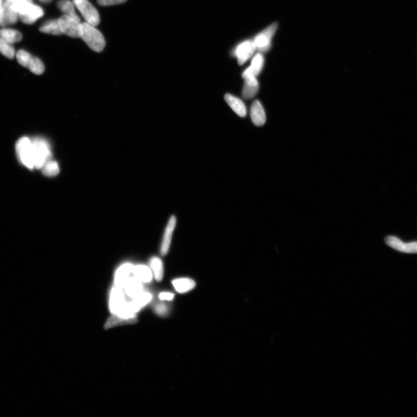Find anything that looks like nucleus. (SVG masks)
<instances>
[{"label": "nucleus", "mask_w": 417, "mask_h": 417, "mask_svg": "<svg viewBox=\"0 0 417 417\" xmlns=\"http://www.w3.org/2000/svg\"><path fill=\"white\" fill-rule=\"evenodd\" d=\"M91 50L97 52L103 51L106 46V41L103 35L95 28V26L84 22L81 23L80 36Z\"/></svg>", "instance_id": "f257e3e1"}, {"label": "nucleus", "mask_w": 417, "mask_h": 417, "mask_svg": "<svg viewBox=\"0 0 417 417\" xmlns=\"http://www.w3.org/2000/svg\"><path fill=\"white\" fill-rule=\"evenodd\" d=\"M127 304L125 293L123 289L114 286L110 292L109 300L110 311L113 316H118L128 321L126 313Z\"/></svg>", "instance_id": "f03ea898"}, {"label": "nucleus", "mask_w": 417, "mask_h": 417, "mask_svg": "<svg viewBox=\"0 0 417 417\" xmlns=\"http://www.w3.org/2000/svg\"><path fill=\"white\" fill-rule=\"evenodd\" d=\"M31 150L33 154L34 168L42 169L44 164L52 157L51 152L47 141L42 139H34L32 140Z\"/></svg>", "instance_id": "7ed1b4c3"}, {"label": "nucleus", "mask_w": 417, "mask_h": 417, "mask_svg": "<svg viewBox=\"0 0 417 417\" xmlns=\"http://www.w3.org/2000/svg\"><path fill=\"white\" fill-rule=\"evenodd\" d=\"M31 144L32 140L28 137H22L17 141L15 148L19 161L30 170H33L34 165Z\"/></svg>", "instance_id": "20e7f679"}, {"label": "nucleus", "mask_w": 417, "mask_h": 417, "mask_svg": "<svg viewBox=\"0 0 417 417\" xmlns=\"http://www.w3.org/2000/svg\"><path fill=\"white\" fill-rule=\"evenodd\" d=\"M73 2L88 23L94 26L99 24V13L88 0H73Z\"/></svg>", "instance_id": "39448f33"}, {"label": "nucleus", "mask_w": 417, "mask_h": 417, "mask_svg": "<svg viewBox=\"0 0 417 417\" xmlns=\"http://www.w3.org/2000/svg\"><path fill=\"white\" fill-rule=\"evenodd\" d=\"M18 15L23 23L32 25L44 15V11L40 7L34 5L32 0H31L22 7Z\"/></svg>", "instance_id": "423d86ee"}, {"label": "nucleus", "mask_w": 417, "mask_h": 417, "mask_svg": "<svg viewBox=\"0 0 417 417\" xmlns=\"http://www.w3.org/2000/svg\"><path fill=\"white\" fill-rule=\"evenodd\" d=\"M61 34L72 38L80 36L81 23L72 17L63 15L58 19Z\"/></svg>", "instance_id": "0eeeda50"}, {"label": "nucleus", "mask_w": 417, "mask_h": 417, "mask_svg": "<svg viewBox=\"0 0 417 417\" xmlns=\"http://www.w3.org/2000/svg\"><path fill=\"white\" fill-rule=\"evenodd\" d=\"M277 28L278 24H273L257 35L254 42L257 50L261 52H266L269 50L273 37L276 33Z\"/></svg>", "instance_id": "6e6552de"}, {"label": "nucleus", "mask_w": 417, "mask_h": 417, "mask_svg": "<svg viewBox=\"0 0 417 417\" xmlns=\"http://www.w3.org/2000/svg\"><path fill=\"white\" fill-rule=\"evenodd\" d=\"M254 41L248 40L239 44L234 51L239 65H242L254 55L256 50Z\"/></svg>", "instance_id": "1a4fd4ad"}, {"label": "nucleus", "mask_w": 417, "mask_h": 417, "mask_svg": "<svg viewBox=\"0 0 417 417\" xmlns=\"http://www.w3.org/2000/svg\"><path fill=\"white\" fill-rule=\"evenodd\" d=\"M385 242L394 250L406 254H417V242L405 243L396 237L388 236Z\"/></svg>", "instance_id": "9d476101"}, {"label": "nucleus", "mask_w": 417, "mask_h": 417, "mask_svg": "<svg viewBox=\"0 0 417 417\" xmlns=\"http://www.w3.org/2000/svg\"><path fill=\"white\" fill-rule=\"evenodd\" d=\"M152 295L149 292L143 291L139 296L133 299L130 303H128L127 311L131 316H136V314L148 304L152 300Z\"/></svg>", "instance_id": "9b49d317"}, {"label": "nucleus", "mask_w": 417, "mask_h": 417, "mask_svg": "<svg viewBox=\"0 0 417 417\" xmlns=\"http://www.w3.org/2000/svg\"><path fill=\"white\" fill-rule=\"evenodd\" d=\"M176 225V217L172 216L168 221L165 233L163 234L160 251L162 256H165L170 251L173 234H174Z\"/></svg>", "instance_id": "f8f14e48"}, {"label": "nucleus", "mask_w": 417, "mask_h": 417, "mask_svg": "<svg viewBox=\"0 0 417 417\" xmlns=\"http://www.w3.org/2000/svg\"><path fill=\"white\" fill-rule=\"evenodd\" d=\"M134 266L131 263H124L120 266L115 272L114 276V286L123 288L128 279L133 273Z\"/></svg>", "instance_id": "ddd939ff"}, {"label": "nucleus", "mask_w": 417, "mask_h": 417, "mask_svg": "<svg viewBox=\"0 0 417 417\" xmlns=\"http://www.w3.org/2000/svg\"><path fill=\"white\" fill-rule=\"evenodd\" d=\"M122 289L124 293L132 299L136 298L144 291L142 283L134 276L128 279Z\"/></svg>", "instance_id": "4468645a"}, {"label": "nucleus", "mask_w": 417, "mask_h": 417, "mask_svg": "<svg viewBox=\"0 0 417 417\" xmlns=\"http://www.w3.org/2000/svg\"><path fill=\"white\" fill-rule=\"evenodd\" d=\"M243 78L245 82L243 87L242 96L244 99H252L259 91V82L256 77H246Z\"/></svg>", "instance_id": "2eb2a0df"}, {"label": "nucleus", "mask_w": 417, "mask_h": 417, "mask_svg": "<svg viewBox=\"0 0 417 417\" xmlns=\"http://www.w3.org/2000/svg\"><path fill=\"white\" fill-rule=\"evenodd\" d=\"M264 64V59L262 54H257L253 59L249 68L242 73L243 78L246 77H257L262 70Z\"/></svg>", "instance_id": "dca6fc26"}, {"label": "nucleus", "mask_w": 417, "mask_h": 417, "mask_svg": "<svg viewBox=\"0 0 417 417\" xmlns=\"http://www.w3.org/2000/svg\"><path fill=\"white\" fill-rule=\"evenodd\" d=\"M252 121L256 126H262L266 122V115L262 105L258 100L252 104L251 109Z\"/></svg>", "instance_id": "f3484780"}, {"label": "nucleus", "mask_w": 417, "mask_h": 417, "mask_svg": "<svg viewBox=\"0 0 417 417\" xmlns=\"http://www.w3.org/2000/svg\"><path fill=\"white\" fill-rule=\"evenodd\" d=\"M18 13L10 7L0 8V26L4 27L15 24L18 19Z\"/></svg>", "instance_id": "a211bd4d"}, {"label": "nucleus", "mask_w": 417, "mask_h": 417, "mask_svg": "<svg viewBox=\"0 0 417 417\" xmlns=\"http://www.w3.org/2000/svg\"><path fill=\"white\" fill-rule=\"evenodd\" d=\"M224 99L230 107L234 112L241 117H245L247 114V109L243 101L238 97L231 94H226Z\"/></svg>", "instance_id": "6ab92c4d"}, {"label": "nucleus", "mask_w": 417, "mask_h": 417, "mask_svg": "<svg viewBox=\"0 0 417 417\" xmlns=\"http://www.w3.org/2000/svg\"><path fill=\"white\" fill-rule=\"evenodd\" d=\"M134 277L142 283H148L152 281L153 273L152 269L145 265H137L133 269Z\"/></svg>", "instance_id": "aec40b11"}, {"label": "nucleus", "mask_w": 417, "mask_h": 417, "mask_svg": "<svg viewBox=\"0 0 417 417\" xmlns=\"http://www.w3.org/2000/svg\"><path fill=\"white\" fill-rule=\"evenodd\" d=\"M172 285L179 294H185L194 289L196 283L189 278H180L174 279L172 281Z\"/></svg>", "instance_id": "412c9836"}, {"label": "nucleus", "mask_w": 417, "mask_h": 417, "mask_svg": "<svg viewBox=\"0 0 417 417\" xmlns=\"http://www.w3.org/2000/svg\"><path fill=\"white\" fill-rule=\"evenodd\" d=\"M57 6L59 10L64 13L65 15L72 17V18L80 22L79 16L75 11L74 4L70 0H60L57 3Z\"/></svg>", "instance_id": "4be33fe9"}, {"label": "nucleus", "mask_w": 417, "mask_h": 417, "mask_svg": "<svg viewBox=\"0 0 417 417\" xmlns=\"http://www.w3.org/2000/svg\"><path fill=\"white\" fill-rule=\"evenodd\" d=\"M150 268L152 269L154 278L157 282L162 280L164 274V268L162 261L158 257H153L150 260Z\"/></svg>", "instance_id": "5701e85b"}, {"label": "nucleus", "mask_w": 417, "mask_h": 417, "mask_svg": "<svg viewBox=\"0 0 417 417\" xmlns=\"http://www.w3.org/2000/svg\"><path fill=\"white\" fill-rule=\"evenodd\" d=\"M0 38L9 44H12L21 41L22 35L16 30L2 29H0Z\"/></svg>", "instance_id": "b1692460"}, {"label": "nucleus", "mask_w": 417, "mask_h": 417, "mask_svg": "<svg viewBox=\"0 0 417 417\" xmlns=\"http://www.w3.org/2000/svg\"><path fill=\"white\" fill-rule=\"evenodd\" d=\"M40 32L52 35H60L61 33L58 19L50 20L45 22L39 28Z\"/></svg>", "instance_id": "393cba45"}, {"label": "nucleus", "mask_w": 417, "mask_h": 417, "mask_svg": "<svg viewBox=\"0 0 417 417\" xmlns=\"http://www.w3.org/2000/svg\"><path fill=\"white\" fill-rule=\"evenodd\" d=\"M43 174L48 177L55 176L60 172L58 163L55 161L49 160L42 168Z\"/></svg>", "instance_id": "a878e982"}, {"label": "nucleus", "mask_w": 417, "mask_h": 417, "mask_svg": "<svg viewBox=\"0 0 417 417\" xmlns=\"http://www.w3.org/2000/svg\"><path fill=\"white\" fill-rule=\"evenodd\" d=\"M28 68L33 73L37 75L42 74L45 70L43 62L37 57L34 56L31 59Z\"/></svg>", "instance_id": "bb28decb"}, {"label": "nucleus", "mask_w": 417, "mask_h": 417, "mask_svg": "<svg viewBox=\"0 0 417 417\" xmlns=\"http://www.w3.org/2000/svg\"><path fill=\"white\" fill-rule=\"evenodd\" d=\"M0 53L9 59H13L15 56V49L11 44L0 38Z\"/></svg>", "instance_id": "cd10ccee"}, {"label": "nucleus", "mask_w": 417, "mask_h": 417, "mask_svg": "<svg viewBox=\"0 0 417 417\" xmlns=\"http://www.w3.org/2000/svg\"><path fill=\"white\" fill-rule=\"evenodd\" d=\"M33 56L24 50H19L17 52L16 59L18 63L25 68L28 67L31 59Z\"/></svg>", "instance_id": "c85d7f7f"}, {"label": "nucleus", "mask_w": 417, "mask_h": 417, "mask_svg": "<svg viewBox=\"0 0 417 417\" xmlns=\"http://www.w3.org/2000/svg\"><path fill=\"white\" fill-rule=\"evenodd\" d=\"M127 0H97V3L102 6L116 5L126 3Z\"/></svg>", "instance_id": "c756f323"}, {"label": "nucleus", "mask_w": 417, "mask_h": 417, "mask_svg": "<svg viewBox=\"0 0 417 417\" xmlns=\"http://www.w3.org/2000/svg\"><path fill=\"white\" fill-rule=\"evenodd\" d=\"M174 298V295L170 292H162L159 295V299L161 300L171 301Z\"/></svg>", "instance_id": "7c9ffc66"}, {"label": "nucleus", "mask_w": 417, "mask_h": 417, "mask_svg": "<svg viewBox=\"0 0 417 417\" xmlns=\"http://www.w3.org/2000/svg\"><path fill=\"white\" fill-rule=\"evenodd\" d=\"M155 310L159 315H161V316L165 314L168 311L166 306L162 304L158 305Z\"/></svg>", "instance_id": "2f4dec72"}, {"label": "nucleus", "mask_w": 417, "mask_h": 417, "mask_svg": "<svg viewBox=\"0 0 417 417\" xmlns=\"http://www.w3.org/2000/svg\"><path fill=\"white\" fill-rule=\"evenodd\" d=\"M12 1L13 0H0L1 8L12 6Z\"/></svg>", "instance_id": "473e14b6"}, {"label": "nucleus", "mask_w": 417, "mask_h": 417, "mask_svg": "<svg viewBox=\"0 0 417 417\" xmlns=\"http://www.w3.org/2000/svg\"><path fill=\"white\" fill-rule=\"evenodd\" d=\"M39 1L43 3H49L52 2V0H39Z\"/></svg>", "instance_id": "72a5a7b5"}, {"label": "nucleus", "mask_w": 417, "mask_h": 417, "mask_svg": "<svg viewBox=\"0 0 417 417\" xmlns=\"http://www.w3.org/2000/svg\"><path fill=\"white\" fill-rule=\"evenodd\" d=\"M0 8H1V2H0Z\"/></svg>", "instance_id": "f704fd0d"}]
</instances>
